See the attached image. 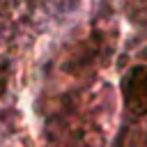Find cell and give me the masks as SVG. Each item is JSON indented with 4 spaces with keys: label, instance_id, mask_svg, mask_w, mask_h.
Instances as JSON below:
<instances>
[{
    "label": "cell",
    "instance_id": "cell-2",
    "mask_svg": "<svg viewBox=\"0 0 147 147\" xmlns=\"http://www.w3.org/2000/svg\"><path fill=\"white\" fill-rule=\"evenodd\" d=\"M30 0H0V145L28 78L37 16Z\"/></svg>",
    "mask_w": 147,
    "mask_h": 147
},
{
    "label": "cell",
    "instance_id": "cell-3",
    "mask_svg": "<svg viewBox=\"0 0 147 147\" xmlns=\"http://www.w3.org/2000/svg\"><path fill=\"white\" fill-rule=\"evenodd\" d=\"M129 18L140 28H147V0H122Z\"/></svg>",
    "mask_w": 147,
    "mask_h": 147
},
{
    "label": "cell",
    "instance_id": "cell-1",
    "mask_svg": "<svg viewBox=\"0 0 147 147\" xmlns=\"http://www.w3.org/2000/svg\"><path fill=\"white\" fill-rule=\"evenodd\" d=\"M60 69L64 87L48 108V147H147V41L119 44L96 25Z\"/></svg>",
    "mask_w": 147,
    "mask_h": 147
}]
</instances>
